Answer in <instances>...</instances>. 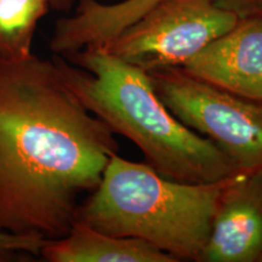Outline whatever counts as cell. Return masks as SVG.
Masks as SVG:
<instances>
[{
  "label": "cell",
  "mask_w": 262,
  "mask_h": 262,
  "mask_svg": "<svg viewBox=\"0 0 262 262\" xmlns=\"http://www.w3.org/2000/svg\"><path fill=\"white\" fill-rule=\"evenodd\" d=\"M221 9L227 10L238 18L262 16V0H212Z\"/></svg>",
  "instance_id": "cell-12"
},
{
  "label": "cell",
  "mask_w": 262,
  "mask_h": 262,
  "mask_svg": "<svg viewBox=\"0 0 262 262\" xmlns=\"http://www.w3.org/2000/svg\"><path fill=\"white\" fill-rule=\"evenodd\" d=\"M262 171L239 173L222 193L203 262H260Z\"/></svg>",
  "instance_id": "cell-7"
},
{
  "label": "cell",
  "mask_w": 262,
  "mask_h": 262,
  "mask_svg": "<svg viewBox=\"0 0 262 262\" xmlns=\"http://www.w3.org/2000/svg\"><path fill=\"white\" fill-rule=\"evenodd\" d=\"M234 176L210 183L181 182L117 153L97 187L78 205L74 224L142 239L178 261H201L222 193Z\"/></svg>",
  "instance_id": "cell-3"
},
{
  "label": "cell",
  "mask_w": 262,
  "mask_h": 262,
  "mask_svg": "<svg viewBox=\"0 0 262 262\" xmlns=\"http://www.w3.org/2000/svg\"><path fill=\"white\" fill-rule=\"evenodd\" d=\"M238 19L212 0H160L102 48L146 72L181 67Z\"/></svg>",
  "instance_id": "cell-5"
},
{
  "label": "cell",
  "mask_w": 262,
  "mask_h": 262,
  "mask_svg": "<svg viewBox=\"0 0 262 262\" xmlns=\"http://www.w3.org/2000/svg\"><path fill=\"white\" fill-rule=\"evenodd\" d=\"M180 68L227 93L262 100V16L239 18Z\"/></svg>",
  "instance_id": "cell-6"
},
{
  "label": "cell",
  "mask_w": 262,
  "mask_h": 262,
  "mask_svg": "<svg viewBox=\"0 0 262 262\" xmlns=\"http://www.w3.org/2000/svg\"><path fill=\"white\" fill-rule=\"evenodd\" d=\"M79 2H81V0H49L50 8L58 10V11H68L75 3L78 4Z\"/></svg>",
  "instance_id": "cell-13"
},
{
  "label": "cell",
  "mask_w": 262,
  "mask_h": 262,
  "mask_svg": "<svg viewBox=\"0 0 262 262\" xmlns=\"http://www.w3.org/2000/svg\"><path fill=\"white\" fill-rule=\"evenodd\" d=\"M159 2L122 0L103 4L97 0H81L74 15L56 22L49 44L51 51L66 56L86 48L106 47Z\"/></svg>",
  "instance_id": "cell-8"
},
{
  "label": "cell",
  "mask_w": 262,
  "mask_h": 262,
  "mask_svg": "<svg viewBox=\"0 0 262 262\" xmlns=\"http://www.w3.org/2000/svg\"><path fill=\"white\" fill-rule=\"evenodd\" d=\"M52 60L83 106L113 133L133 141L160 175L188 183L239 175L215 143L170 112L146 71L100 47Z\"/></svg>",
  "instance_id": "cell-2"
},
{
  "label": "cell",
  "mask_w": 262,
  "mask_h": 262,
  "mask_svg": "<svg viewBox=\"0 0 262 262\" xmlns=\"http://www.w3.org/2000/svg\"><path fill=\"white\" fill-rule=\"evenodd\" d=\"M39 256L49 262L178 261L142 239L117 237L77 222L63 237L45 241Z\"/></svg>",
  "instance_id": "cell-9"
},
{
  "label": "cell",
  "mask_w": 262,
  "mask_h": 262,
  "mask_svg": "<svg viewBox=\"0 0 262 262\" xmlns=\"http://www.w3.org/2000/svg\"><path fill=\"white\" fill-rule=\"evenodd\" d=\"M49 9V0H0V60H22L33 54L35 29Z\"/></svg>",
  "instance_id": "cell-10"
},
{
  "label": "cell",
  "mask_w": 262,
  "mask_h": 262,
  "mask_svg": "<svg viewBox=\"0 0 262 262\" xmlns=\"http://www.w3.org/2000/svg\"><path fill=\"white\" fill-rule=\"evenodd\" d=\"M147 74L170 112L215 143L238 173L262 171V100L227 93L180 67Z\"/></svg>",
  "instance_id": "cell-4"
},
{
  "label": "cell",
  "mask_w": 262,
  "mask_h": 262,
  "mask_svg": "<svg viewBox=\"0 0 262 262\" xmlns=\"http://www.w3.org/2000/svg\"><path fill=\"white\" fill-rule=\"evenodd\" d=\"M45 239L35 235H17L0 232V262L28 261L39 256Z\"/></svg>",
  "instance_id": "cell-11"
},
{
  "label": "cell",
  "mask_w": 262,
  "mask_h": 262,
  "mask_svg": "<svg viewBox=\"0 0 262 262\" xmlns=\"http://www.w3.org/2000/svg\"><path fill=\"white\" fill-rule=\"evenodd\" d=\"M260 262H262V257H261V260H260Z\"/></svg>",
  "instance_id": "cell-14"
},
{
  "label": "cell",
  "mask_w": 262,
  "mask_h": 262,
  "mask_svg": "<svg viewBox=\"0 0 262 262\" xmlns=\"http://www.w3.org/2000/svg\"><path fill=\"white\" fill-rule=\"evenodd\" d=\"M117 153L54 60H0V232L63 237Z\"/></svg>",
  "instance_id": "cell-1"
}]
</instances>
